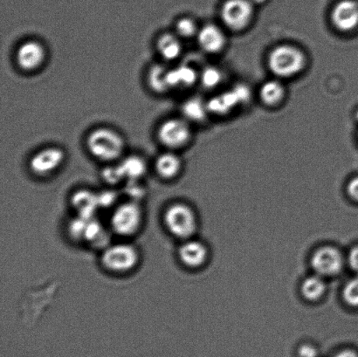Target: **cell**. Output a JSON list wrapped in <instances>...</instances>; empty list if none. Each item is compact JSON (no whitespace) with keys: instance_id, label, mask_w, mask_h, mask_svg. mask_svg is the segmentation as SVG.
<instances>
[{"instance_id":"6da1fadb","label":"cell","mask_w":358,"mask_h":357,"mask_svg":"<svg viewBox=\"0 0 358 357\" xmlns=\"http://www.w3.org/2000/svg\"><path fill=\"white\" fill-rule=\"evenodd\" d=\"M307 65L305 52L296 45L282 44L270 51L268 66L279 79H290L303 71Z\"/></svg>"},{"instance_id":"7a4b0ae2","label":"cell","mask_w":358,"mask_h":357,"mask_svg":"<svg viewBox=\"0 0 358 357\" xmlns=\"http://www.w3.org/2000/svg\"><path fill=\"white\" fill-rule=\"evenodd\" d=\"M124 146L121 135L108 128L94 129L87 138V147L92 156L106 162L120 157Z\"/></svg>"},{"instance_id":"3957f363","label":"cell","mask_w":358,"mask_h":357,"mask_svg":"<svg viewBox=\"0 0 358 357\" xmlns=\"http://www.w3.org/2000/svg\"><path fill=\"white\" fill-rule=\"evenodd\" d=\"M139 261L138 248L128 243L110 245L101 256L103 268L117 275H125L134 270Z\"/></svg>"},{"instance_id":"277c9868","label":"cell","mask_w":358,"mask_h":357,"mask_svg":"<svg viewBox=\"0 0 358 357\" xmlns=\"http://www.w3.org/2000/svg\"><path fill=\"white\" fill-rule=\"evenodd\" d=\"M164 222L170 233L182 240L189 239L198 226L194 212L184 203L169 205L164 213Z\"/></svg>"},{"instance_id":"5b68a950","label":"cell","mask_w":358,"mask_h":357,"mask_svg":"<svg viewBox=\"0 0 358 357\" xmlns=\"http://www.w3.org/2000/svg\"><path fill=\"white\" fill-rule=\"evenodd\" d=\"M139 202L129 201L115 207L111 216V228L122 237L136 235L141 229L143 212Z\"/></svg>"},{"instance_id":"8992f818","label":"cell","mask_w":358,"mask_h":357,"mask_svg":"<svg viewBox=\"0 0 358 357\" xmlns=\"http://www.w3.org/2000/svg\"><path fill=\"white\" fill-rule=\"evenodd\" d=\"M254 14V3L250 0H227L220 12L224 26L234 31L245 30L251 24Z\"/></svg>"},{"instance_id":"52a82bcc","label":"cell","mask_w":358,"mask_h":357,"mask_svg":"<svg viewBox=\"0 0 358 357\" xmlns=\"http://www.w3.org/2000/svg\"><path fill=\"white\" fill-rule=\"evenodd\" d=\"M250 99V90L243 84H238L233 89L212 98L208 103L209 113L227 115L234 108L248 103Z\"/></svg>"},{"instance_id":"ba28073f","label":"cell","mask_w":358,"mask_h":357,"mask_svg":"<svg viewBox=\"0 0 358 357\" xmlns=\"http://www.w3.org/2000/svg\"><path fill=\"white\" fill-rule=\"evenodd\" d=\"M159 141L171 149H179L187 145L192 138V129L182 119H170L163 122L157 132Z\"/></svg>"},{"instance_id":"9c48e42d","label":"cell","mask_w":358,"mask_h":357,"mask_svg":"<svg viewBox=\"0 0 358 357\" xmlns=\"http://www.w3.org/2000/svg\"><path fill=\"white\" fill-rule=\"evenodd\" d=\"M65 160V153L57 147H49L40 150L31 157L29 163L31 173L37 176H49L61 167Z\"/></svg>"},{"instance_id":"30bf717a","label":"cell","mask_w":358,"mask_h":357,"mask_svg":"<svg viewBox=\"0 0 358 357\" xmlns=\"http://www.w3.org/2000/svg\"><path fill=\"white\" fill-rule=\"evenodd\" d=\"M331 23L336 30L349 33L358 27L357 0H341L333 7Z\"/></svg>"},{"instance_id":"8fae6325","label":"cell","mask_w":358,"mask_h":357,"mask_svg":"<svg viewBox=\"0 0 358 357\" xmlns=\"http://www.w3.org/2000/svg\"><path fill=\"white\" fill-rule=\"evenodd\" d=\"M311 264L319 275L332 276L342 270L343 258L336 248L324 247L315 252Z\"/></svg>"},{"instance_id":"7c38bea8","label":"cell","mask_w":358,"mask_h":357,"mask_svg":"<svg viewBox=\"0 0 358 357\" xmlns=\"http://www.w3.org/2000/svg\"><path fill=\"white\" fill-rule=\"evenodd\" d=\"M45 49L36 41H27L21 44L16 52V61L24 71H34L45 61Z\"/></svg>"},{"instance_id":"4fadbf2b","label":"cell","mask_w":358,"mask_h":357,"mask_svg":"<svg viewBox=\"0 0 358 357\" xmlns=\"http://www.w3.org/2000/svg\"><path fill=\"white\" fill-rule=\"evenodd\" d=\"M199 47L210 54H216L222 52L227 45V36L220 27L214 24H207L200 28L198 34Z\"/></svg>"},{"instance_id":"5bb4252c","label":"cell","mask_w":358,"mask_h":357,"mask_svg":"<svg viewBox=\"0 0 358 357\" xmlns=\"http://www.w3.org/2000/svg\"><path fill=\"white\" fill-rule=\"evenodd\" d=\"M71 205L76 216L86 219L96 218V212L100 209L98 194L87 189H80L72 195Z\"/></svg>"},{"instance_id":"9a60e30c","label":"cell","mask_w":358,"mask_h":357,"mask_svg":"<svg viewBox=\"0 0 358 357\" xmlns=\"http://www.w3.org/2000/svg\"><path fill=\"white\" fill-rule=\"evenodd\" d=\"M179 260L186 267L196 268L205 263L207 257L206 247L196 240H186L178 249Z\"/></svg>"},{"instance_id":"2e32d148","label":"cell","mask_w":358,"mask_h":357,"mask_svg":"<svg viewBox=\"0 0 358 357\" xmlns=\"http://www.w3.org/2000/svg\"><path fill=\"white\" fill-rule=\"evenodd\" d=\"M84 244L94 249L103 251L110 245V233L99 220L89 219L86 227Z\"/></svg>"},{"instance_id":"e0dca14e","label":"cell","mask_w":358,"mask_h":357,"mask_svg":"<svg viewBox=\"0 0 358 357\" xmlns=\"http://www.w3.org/2000/svg\"><path fill=\"white\" fill-rule=\"evenodd\" d=\"M259 99L268 107H277L286 96V89L278 80H270L262 84L259 91Z\"/></svg>"},{"instance_id":"ac0fdd59","label":"cell","mask_w":358,"mask_h":357,"mask_svg":"<svg viewBox=\"0 0 358 357\" xmlns=\"http://www.w3.org/2000/svg\"><path fill=\"white\" fill-rule=\"evenodd\" d=\"M181 168L180 159L173 153H164L156 161L157 173L164 180H173L180 173Z\"/></svg>"},{"instance_id":"d6986e66","label":"cell","mask_w":358,"mask_h":357,"mask_svg":"<svg viewBox=\"0 0 358 357\" xmlns=\"http://www.w3.org/2000/svg\"><path fill=\"white\" fill-rule=\"evenodd\" d=\"M182 113L187 121L201 122L206 120L209 110L207 103H203L200 98L192 97L182 103Z\"/></svg>"},{"instance_id":"ffe728a7","label":"cell","mask_w":358,"mask_h":357,"mask_svg":"<svg viewBox=\"0 0 358 357\" xmlns=\"http://www.w3.org/2000/svg\"><path fill=\"white\" fill-rule=\"evenodd\" d=\"M198 75L196 70L192 66L182 65L177 68L170 69L168 73V80H169V87H189L195 83Z\"/></svg>"},{"instance_id":"44dd1931","label":"cell","mask_w":358,"mask_h":357,"mask_svg":"<svg viewBox=\"0 0 358 357\" xmlns=\"http://www.w3.org/2000/svg\"><path fill=\"white\" fill-rule=\"evenodd\" d=\"M157 49L161 56L166 61H173L182 52V45L176 35L164 34L157 41Z\"/></svg>"},{"instance_id":"7402d4cb","label":"cell","mask_w":358,"mask_h":357,"mask_svg":"<svg viewBox=\"0 0 358 357\" xmlns=\"http://www.w3.org/2000/svg\"><path fill=\"white\" fill-rule=\"evenodd\" d=\"M125 180H140L145 174L147 166L145 160L138 156H129L120 163Z\"/></svg>"},{"instance_id":"603a6c76","label":"cell","mask_w":358,"mask_h":357,"mask_svg":"<svg viewBox=\"0 0 358 357\" xmlns=\"http://www.w3.org/2000/svg\"><path fill=\"white\" fill-rule=\"evenodd\" d=\"M168 73H169V69L164 68V66H153L150 69L148 75L150 87L157 93H164L170 89Z\"/></svg>"},{"instance_id":"cb8c5ba5","label":"cell","mask_w":358,"mask_h":357,"mask_svg":"<svg viewBox=\"0 0 358 357\" xmlns=\"http://www.w3.org/2000/svg\"><path fill=\"white\" fill-rule=\"evenodd\" d=\"M325 291V283L319 276H310L301 284V293L308 300L321 298Z\"/></svg>"},{"instance_id":"d4e9b609","label":"cell","mask_w":358,"mask_h":357,"mask_svg":"<svg viewBox=\"0 0 358 357\" xmlns=\"http://www.w3.org/2000/svg\"><path fill=\"white\" fill-rule=\"evenodd\" d=\"M89 219L80 218L76 216L68 225V233L70 239L73 242L82 244L84 243V237H85L86 227Z\"/></svg>"},{"instance_id":"484cf974","label":"cell","mask_w":358,"mask_h":357,"mask_svg":"<svg viewBox=\"0 0 358 357\" xmlns=\"http://www.w3.org/2000/svg\"><path fill=\"white\" fill-rule=\"evenodd\" d=\"M222 79L223 75L221 70L213 66H207L200 75L202 85L209 89L219 86Z\"/></svg>"},{"instance_id":"4316f807","label":"cell","mask_w":358,"mask_h":357,"mask_svg":"<svg viewBox=\"0 0 358 357\" xmlns=\"http://www.w3.org/2000/svg\"><path fill=\"white\" fill-rule=\"evenodd\" d=\"M177 34L182 38H191L198 34V26L191 17H182L176 24Z\"/></svg>"},{"instance_id":"83f0119b","label":"cell","mask_w":358,"mask_h":357,"mask_svg":"<svg viewBox=\"0 0 358 357\" xmlns=\"http://www.w3.org/2000/svg\"><path fill=\"white\" fill-rule=\"evenodd\" d=\"M101 177L103 178L104 182L111 185L120 184L122 180H125L120 164L105 167L101 171Z\"/></svg>"},{"instance_id":"f1b7e54d","label":"cell","mask_w":358,"mask_h":357,"mask_svg":"<svg viewBox=\"0 0 358 357\" xmlns=\"http://www.w3.org/2000/svg\"><path fill=\"white\" fill-rule=\"evenodd\" d=\"M343 296L350 306L358 307V276L347 283Z\"/></svg>"},{"instance_id":"f546056e","label":"cell","mask_w":358,"mask_h":357,"mask_svg":"<svg viewBox=\"0 0 358 357\" xmlns=\"http://www.w3.org/2000/svg\"><path fill=\"white\" fill-rule=\"evenodd\" d=\"M125 192L131 198V201L140 202L145 197V189L140 184L139 180H128Z\"/></svg>"},{"instance_id":"4dcf8cb0","label":"cell","mask_w":358,"mask_h":357,"mask_svg":"<svg viewBox=\"0 0 358 357\" xmlns=\"http://www.w3.org/2000/svg\"><path fill=\"white\" fill-rule=\"evenodd\" d=\"M117 194L114 191H103L98 194L100 208H108L113 205L117 201Z\"/></svg>"},{"instance_id":"1f68e13d","label":"cell","mask_w":358,"mask_h":357,"mask_svg":"<svg viewBox=\"0 0 358 357\" xmlns=\"http://www.w3.org/2000/svg\"><path fill=\"white\" fill-rule=\"evenodd\" d=\"M300 357H317V349L311 345H303L298 351Z\"/></svg>"},{"instance_id":"d6a6232c","label":"cell","mask_w":358,"mask_h":357,"mask_svg":"<svg viewBox=\"0 0 358 357\" xmlns=\"http://www.w3.org/2000/svg\"><path fill=\"white\" fill-rule=\"evenodd\" d=\"M348 194L353 199L358 201V177H354L350 180L348 188Z\"/></svg>"},{"instance_id":"836d02e7","label":"cell","mask_w":358,"mask_h":357,"mask_svg":"<svg viewBox=\"0 0 358 357\" xmlns=\"http://www.w3.org/2000/svg\"><path fill=\"white\" fill-rule=\"evenodd\" d=\"M349 263L354 271L358 272V247H354L349 254Z\"/></svg>"},{"instance_id":"e575fe53","label":"cell","mask_w":358,"mask_h":357,"mask_svg":"<svg viewBox=\"0 0 358 357\" xmlns=\"http://www.w3.org/2000/svg\"><path fill=\"white\" fill-rule=\"evenodd\" d=\"M335 357H358V356L352 351H343L339 352Z\"/></svg>"},{"instance_id":"d590c367","label":"cell","mask_w":358,"mask_h":357,"mask_svg":"<svg viewBox=\"0 0 358 357\" xmlns=\"http://www.w3.org/2000/svg\"><path fill=\"white\" fill-rule=\"evenodd\" d=\"M252 3H258V5H261V3H265L266 0H250Z\"/></svg>"},{"instance_id":"8d00e7d4","label":"cell","mask_w":358,"mask_h":357,"mask_svg":"<svg viewBox=\"0 0 358 357\" xmlns=\"http://www.w3.org/2000/svg\"><path fill=\"white\" fill-rule=\"evenodd\" d=\"M356 118H357V120L358 121V110L357 111V113H356Z\"/></svg>"}]
</instances>
